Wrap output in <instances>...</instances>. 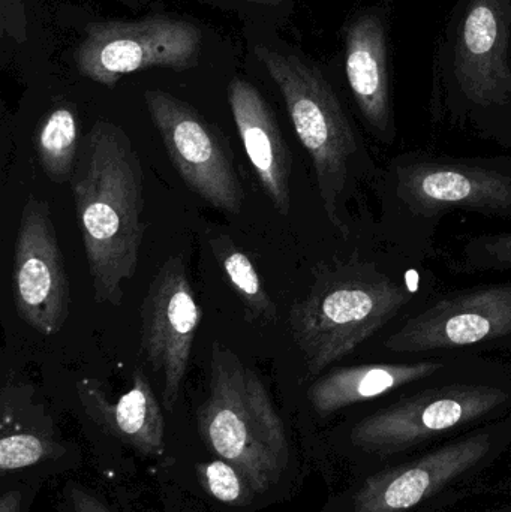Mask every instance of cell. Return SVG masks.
I'll list each match as a JSON object with an SVG mask.
<instances>
[{
    "label": "cell",
    "mask_w": 511,
    "mask_h": 512,
    "mask_svg": "<svg viewBox=\"0 0 511 512\" xmlns=\"http://www.w3.org/2000/svg\"><path fill=\"white\" fill-rule=\"evenodd\" d=\"M441 291L428 262L386 245L375 233L347 255L321 262L288 313L309 378L368 349L396 322Z\"/></svg>",
    "instance_id": "1"
},
{
    "label": "cell",
    "mask_w": 511,
    "mask_h": 512,
    "mask_svg": "<svg viewBox=\"0 0 511 512\" xmlns=\"http://www.w3.org/2000/svg\"><path fill=\"white\" fill-rule=\"evenodd\" d=\"M372 192L377 236L408 258L428 262L447 216L511 219V156L399 153L378 167Z\"/></svg>",
    "instance_id": "2"
},
{
    "label": "cell",
    "mask_w": 511,
    "mask_h": 512,
    "mask_svg": "<svg viewBox=\"0 0 511 512\" xmlns=\"http://www.w3.org/2000/svg\"><path fill=\"white\" fill-rule=\"evenodd\" d=\"M429 111L511 149V0H456L435 47Z\"/></svg>",
    "instance_id": "3"
},
{
    "label": "cell",
    "mask_w": 511,
    "mask_h": 512,
    "mask_svg": "<svg viewBox=\"0 0 511 512\" xmlns=\"http://www.w3.org/2000/svg\"><path fill=\"white\" fill-rule=\"evenodd\" d=\"M69 183L96 303L119 307L144 237V171L122 126L90 128Z\"/></svg>",
    "instance_id": "4"
},
{
    "label": "cell",
    "mask_w": 511,
    "mask_h": 512,
    "mask_svg": "<svg viewBox=\"0 0 511 512\" xmlns=\"http://www.w3.org/2000/svg\"><path fill=\"white\" fill-rule=\"evenodd\" d=\"M255 54L281 90L297 138L311 158L324 215L347 239L354 230L348 203L362 186L372 188L380 165L317 65L261 45Z\"/></svg>",
    "instance_id": "5"
},
{
    "label": "cell",
    "mask_w": 511,
    "mask_h": 512,
    "mask_svg": "<svg viewBox=\"0 0 511 512\" xmlns=\"http://www.w3.org/2000/svg\"><path fill=\"white\" fill-rule=\"evenodd\" d=\"M198 429L207 447L237 466L255 492L278 483L288 462L284 424L258 373L218 340L212 343L210 391L198 409Z\"/></svg>",
    "instance_id": "6"
},
{
    "label": "cell",
    "mask_w": 511,
    "mask_h": 512,
    "mask_svg": "<svg viewBox=\"0 0 511 512\" xmlns=\"http://www.w3.org/2000/svg\"><path fill=\"white\" fill-rule=\"evenodd\" d=\"M511 406V366L495 357L465 354L458 363L417 382L353 429L362 444H396Z\"/></svg>",
    "instance_id": "7"
},
{
    "label": "cell",
    "mask_w": 511,
    "mask_h": 512,
    "mask_svg": "<svg viewBox=\"0 0 511 512\" xmlns=\"http://www.w3.org/2000/svg\"><path fill=\"white\" fill-rule=\"evenodd\" d=\"M365 352L369 358L511 355V280L441 289Z\"/></svg>",
    "instance_id": "8"
},
{
    "label": "cell",
    "mask_w": 511,
    "mask_h": 512,
    "mask_svg": "<svg viewBox=\"0 0 511 512\" xmlns=\"http://www.w3.org/2000/svg\"><path fill=\"white\" fill-rule=\"evenodd\" d=\"M203 33L191 21L147 17L134 21H99L86 27L74 51L83 77L114 86L126 74L147 68L186 71L197 66Z\"/></svg>",
    "instance_id": "9"
},
{
    "label": "cell",
    "mask_w": 511,
    "mask_h": 512,
    "mask_svg": "<svg viewBox=\"0 0 511 512\" xmlns=\"http://www.w3.org/2000/svg\"><path fill=\"white\" fill-rule=\"evenodd\" d=\"M144 101L185 185L215 209L239 215L245 189L218 129L191 105L164 90H147Z\"/></svg>",
    "instance_id": "10"
},
{
    "label": "cell",
    "mask_w": 511,
    "mask_h": 512,
    "mask_svg": "<svg viewBox=\"0 0 511 512\" xmlns=\"http://www.w3.org/2000/svg\"><path fill=\"white\" fill-rule=\"evenodd\" d=\"M203 312L195 300L182 255L165 259L140 309L141 354L164 379L162 403L173 411L188 372Z\"/></svg>",
    "instance_id": "11"
},
{
    "label": "cell",
    "mask_w": 511,
    "mask_h": 512,
    "mask_svg": "<svg viewBox=\"0 0 511 512\" xmlns=\"http://www.w3.org/2000/svg\"><path fill=\"white\" fill-rule=\"evenodd\" d=\"M12 295L18 316L42 336H54L68 321L71 294L50 206L30 197L21 210L12 265Z\"/></svg>",
    "instance_id": "12"
},
{
    "label": "cell",
    "mask_w": 511,
    "mask_h": 512,
    "mask_svg": "<svg viewBox=\"0 0 511 512\" xmlns=\"http://www.w3.org/2000/svg\"><path fill=\"white\" fill-rule=\"evenodd\" d=\"M344 74L372 140L393 146L398 138L392 71V8L389 3L363 6L348 18L342 32Z\"/></svg>",
    "instance_id": "13"
},
{
    "label": "cell",
    "mask_w": 511,
    "mask_h": 512,
    "mask_svg": "<svg viewBox=\"0 0 511 512\" xmlns=\"http://www.w3.org/2000/svg\"><path fill=\"white\" fill-rule=\"evenodd\" d=\"M464 355L372 358L365 363L335 367L312 382L308 400L317 414H335L357 403L405 391L411 385L449 369Z\"/></svg>",
    "instance_id": "14"
},
{
    "label": "cell",
    "mask_w": 511,
    "mask_h": 512,
    "mask_svg": "<svg viewBox=\"0 0 511 512\" xmlns=\"http://www.w3.org/2000/svg\"><path fill=\"white\" fill-rule=\"evenodd\" d=\"M228 102L261 188L279 215H290L293 155L272 108L257 87L242 78L231 80Z\"/></svg>",
    "instance_id": "15"
},
{
    "label": "cell",
    "mask_w": 511,
    "mask_h": 512,
    "mask_svg": "<svg viewBox=\"0 0 511 512\" xmlns=\"http://www.w3.org/2000/svg\"><path fill=\"white\" fill-rule=\"evenodd\" d=\"M77 394L87 417L108 435L144 456H158L164 447V417L149 379L137 370L131 390L116 402L108 399L98 381L83 378Z\"/></svg>",
    "instance_id": "16"
},
{
    "label": "cell",
    "mask_w": 511,
    "mask_h": 512,
    "mask_svg": "<svg viewBox=\"0 0 511 512\" xmlns=\"http://www.w3.org/2000/svg\"><path fill=\"white\" fill-rule=\"evenodd\" d=\"M209 243L225 279L243 304L246 319L249 322L275 324L279 319L278 306L267 292L251 258L228 234H216Z\"/></svg>",
    "instance_id": "17"
},
{
    "label": "cell",
    "mask_w": 511,
    "mask_h": 512,
    "mask_svg": "<svg viewBox=\"0 0 511 512\" xmlns=\"http://www.w3.org/2000/svg\"><path fill=\"white\" fill-rule=\"evenodd\" d=\"M39 164L51 182H71L77 167L78 120L74 108L59 105L45 114L33 137Z\"/></svg>",
    "instance_id": "18"
},
{
    "label": "cell",
    "mask_w": 511,
    "mask_h": 512,
    "mask_svg": "<svg viewBox=\"0 0 511 512\" xmlns=\"http://www.w3.org/2000/svg\"><path fill=\"white\" fill-rule=\"evenodd\" d=\"M467 445H459V450H447L440 457L428 460L426 465L417 466L396 477L384 490L383 508L390 511L407 510L422 501L429 487L438 481L437 477H446L453 468L461 465Z\"/></svg>",
    "instance_id": "19"
},
{
    "label": "cell",
    "mask_w": 511,
    "mask_h": 512,
    "mask_svg": "<svg viewBox=\"0 0 511 512\" xmlns=\"http://www.w3.org/2000/svg\"><path fill=\"white\" fill-rule=\"evenodd\" d=\"M458 273H511V230L476 234L464 240L453 259Z\"/></svg>",
    "instance_id": "20"
},
{
    "label": "cell",
    "mask_w": 511,
    "mask_h": 512,
    "mask_svg": "<svg viewBox=\"0 0 511 512\" xmlns=\"http://www.w3.org/2000/svg\"><path fill=\"white\" fill-rule=\"evenodd\" d=\"M197 475L201 487L222 504L245 507L258 495L245 474L224 459L200 463Z\"/></svg>",
    "instance_id": "21"
},
{
    "label": "cell",
    "mask_w": 511,
    "mask_h": 512,
    "mask_svg": "<svg viewBox=\"0 0 511 512\" xmlns=\"http://www.w3.org/2000/svg\"><path fill=\"white\" fill-rule=\"evenodd\" d=\"M59 450L50 439L33 433H14L0 439V469L17 471L36 465L42 460L56 457Z\"/></svg>",
    "instance_id": "22"
},
{
    "label": "cell",
    "mask_w": 511,
    "mask_h": 512,
    "mask_svg": "<svg viewBox=\"0 0 511 512\" xmlns=\"http://www.w3.org/2000/svg\"><path fill=\"white\" fill-rule=\"evenodd\" d=\"M69 499L74 512H111L98 498L90 495L78 484L69 486Z\"/></svg>",
    "instance_id": "23"
},
{
    "label": "cell",
    "mask_w": 511,
    "mask_h": 512,
    "mask_svg": "<svg viewBox=\"0 0 511 512\" xmlns=\"http://www.w3.org/2000/svg\"><path fill=\"white\" fill-rule=\"evenodd\" d=\"M23 20V8L21 0H2V30L11 32L12 35H23L21 23Z\"/></svg>",
    "instance_id": "24"
},
{
    "label": "cell",
    "mask_w": 511,
    "mask_h": 512,
    "mask_svg": "<svg viewBox=\"0 0 511 512\" xmlns=\"http://www.w3.org/2000/svg\"><path fill=\"white\" fill-rule=\"evenodd\" d=\"M20 492H8L0 499V512H20Z\"/></svg>",
    "instance_id": "25"
},
{
    "label": "cell",
    "mask_w": 511,
    "mask_h": 512,
    "mask_svg": "<svg viewBox=\"0 0 511 512\" xmlns=\"http://www.w3.org/2000/svg\"><path fill=\"white\" fill-rule=\"evenodd\" d=\"M248 2L258 3V5H278L281 0H248Z\"/></svg>",
    "instance_id": "26"
}]
</instances>
